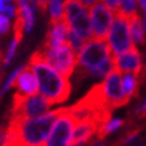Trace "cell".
I'll list each match as a JSON object with an SVG mask.
<instances>
[{
    "instance_id": "1",
    "label": "cell",
    "mask_w": 146,
    "mask_h": 146,
    "mask_svg": "<svg viewBox=\"0 0 146 146\" xmlns=\"http://www.w3.org/2000/svg\"><path fill=\"white\" fill-rule=\"evenodd\" d=\"M62 111L58 109L34 118H12L7 130V146H44Z\"/></svg>"
},
{
    "instance_id": "2",
    "label": "cell",
    "mask_w": 146,
    "mask_h": 146,
    "mask_svg": "<svg viewBox=\"0 0 146 146\" xmlns=\"http://www.w3.org/2000/svg\"><path fill=\"white\" fill-rule=\"evenodd\" d=\"M28 67L34 71L40 95L44 97L51 105L63 103L68 99L71 94V83L68 78L63 76L55 68L50 66L39 54V51L32 54L28 62Z\"/></svg>"
},
{
    "instance_id": "3",
    "label": "cell",
    "mask_w": 146,
    "mask_h": 146,
    "mask_svg": "<svg viewBox=\"0 0 146 146\" xmlns=\"http://www.w3.org/2000/svg\"><path fill=\"white\" fill-rule=\"evenodd\" d=\"M38 51L46 62L52 68H55L58 72H60L63 76L70 78L74 74L75 67L78 64V59H76L75 51L71 48L68 42L58 47H52V48L42 46Z\"/></svg>"
},
{
    "instance_id": "4",
    "label": "cell",
    "mask_w": 146,
    "mask_h": 146,
    "mask_svg": "<svg viewBox=\"0 0 146 146\" xmlns=\"http://www.w3.org/2000/svg\"><path fill=\"white\" fill-rule=\"evenodd\" d=\"M64 19L68 30L74 31L83 40H90L93 36L91 20L87 8L79 0H66L64 1Z\"/></svg>"
},
{
    "instance_id": "5",
    "label": "cell",
    "mask_w": 146,
    "mask_h": 146,
    "mask_svg": "<svg viewBox=\"0 0 146 146\" xmlns=\"http://www.w3.org/2000/svg\"><path fill=\"white\" fill-rule=\"evenodd\" d=\"M111 56L110 47L105 39H90L83 44L76 59L80 70L89 71L98 67L102 62Z\"/></svg>"
},
{
    "instance_id": "6",
    "label": "cell",
    "mask_w": 146,
    "mask_h": 146,
    "mask_svg": "<svg viewBox=\"0 0 146 146\" xmlns=\"http://www.w3.org/2000/svg\"><path fill=\"white\" fill-rule=\"evenodd\" d=\"M107 44L110 47L111 55H121L134 47L130 36L127 19L119 13H115L113 19V23L107 34Z\"/></svg>"
},
{
    "instance_id": "7",
    "label": "cell",
    "mask_w": 146,
    "mask_h": 146,
    "mask_svg": "<svg viewBox=\"0 0 146 146\" xmlns=\"http://www.w3.org/2000/svg\"><path fill=\"white\" fill-rule=\"evenodd\" d=\"M52 106L44 97L35 94L31 97H22L19 94L13 95L12 118H34L48 113Z\"/></svg>"
},
{
    "instance_id": "8",
    "label": "cell",
    "mask_w": 146,
    "mask_h": 146,
    "mask_svg": "<svg viewBox=\"0 0 146 146\" xmlns=\"http://www.w3.org/2000/svg\"><path fill=\"white\" fill-rule=\"evenodd\" d=\"M75 123L76 122L70 114L68 107L63 109L50 131L48 138L46 139L44 146H71Z\"/></svg>"
},
{
    "instance_id": "9",
    "label": "cell",
    "mask_w": 146,
    "mask_h": 146,
    "mask_svg": "<svg viewBox=\"0 0 146 146\" xmlns=\"http://www.w3.org/2000/svg\"><path fill=\"white\" fill-rule=\"evenodd\" d=\"M102 86H103V93H105L107 105L111 110L122 107L130 102V99L123 93L121 71H118L117 68H113L107 74L105 80L102 82Z\"/></svg>"
},
{
    "instance_id": "10",
    "label": "cell",
    "mask_w": 146,
    "mask_h": 146,
    "mask_svg": "<svg viewBox=\"0 0 146 146\" xmlns=\"http://www.w3.org/2000/svg\"><path fill=\"white\" fill-rule=\"evenodd\" d=\"M113 11L107 8L103 3H95L90 8V20L91 30L95 39H105L109 34L110 26L113 23Z\"/></svg>"
},
{
    "instance_id": "11",
    "label": "cell",
    "mask_w": 146,
    "mask_h": 146,
    "mask_svg": "<svg viewBox=\"0 0 146 146\" xmlns=\"http://www.w3.org/2000/svg\"><path fill=\"white\" fill-rule=\"evenodd\" d=\"M114 68L118 71H125L129 74L139 75L142 71V55L137 50V47H133L127 52L121 55H111Z\"/></svg>"
},
{
    "instance_id": "12",
    "label": "cell",
    "mask_w": 146,
    "mask_h": 146,
    "mask_svg": "<svg viewBox=\"0 0 146 146\" xmlns=\"http://www.w3.org/2000/svg\"><path fill=\"white\" fill-rule=\"evenodd\" d=\"M13 86H16V89H18L16 94L22 95V97H31V95L38 94V91H39L38 79H36L34 71L28 67V64L23 67V70L18 75Z\"/></svg>"
},
{
    "instance_id": "13",
    "label": "cell",
    "mask_w": 146,
    "mask_h": 146,
    "mask_svg": "<svg viewBox=\"0 0 146 146\" xmlns=\"http://www.w3.org/2000/svg\"><path fill=\"white\" fill-rule=\"evenodd\" d=\"M67 35H68V26L64 16L62 19H59L56 22L50 23V30L47 32L44 42V47L52 48V47H58V46L67 43Z\"/></svg>"
},
{
    "instance_id": "14",
    "label": "cell",
    "mask_w": 146,
    "mask_h": 146,
    "mask_svg": "<svg viewBox=\"0 0 146 146\" xmlns=\"http://www.w3.org/2000/svg\"><path fill=\"white\" fill-rule=\"evenodd\" d=\"M99 125L95 121H83V122H76L72 133V141L71 146H83L86 142L97 133Z\"/></svg>"
},
{
    "instance_id": "15",
    "label": "cell",
    "mask_w": 146,
    "mask_h": 146,
    "mask_svg": "<svg viewBox=\"0 0 146 146\" xmlns=\"http://www.w3.org/2000/svg\"><path fill=\"white\" fill-rule=\"evenodd\" d=\"M129 23V30H130V36L133 43L137 44H145L146 43V36H145V28L142 24V18L138 13H134L130 18H127Z\"/></svg>"
},
{
    "instance_id": "16",
    "label": "cell",
    "mask_w": 146,
    "mask_h": 146,
    "mask_svg": "<svg viewBox=\"0 0 146 146\" xmlns=\"http://www.w3.org/2000/svg\"><path fill=\"white\" fill-rule=\"evenodd\" d=\"M113 68H114V63H113V58L110 56L109 59H106L105 62H102L99 66L93 68V70H89V71L82 70V74H83V75L93 76L95 79H99V78H105Z\"/></svg>"
},
{
    "instance_id": "17",
    "label": "cell",
    "mask_w": 146,
    "mask_h": 146,
    "mask_svg": "<svg viewBox=\"0 0 146 146\" xmlns=\"http://www.w3.org/2000/svg\"><path fill=\"white\" fill-rule=\"evenodd\" d=\"M122 86H123L125 95H126L129 99H131L133 97H135V94H137V91H138L137 75L126 72V75L122 78Z\"/></svg>"
},
{
    "instance_id": "18",
    "label": "cell",
    "mask_w": 146,
    "mask_h": 146,
    "mask_svg": "<svg viewBox=\"0 0 146 146\" xmlns=\"http://www.w3.org/2000/svg\"><path fill=\"white\" fill-rule=\"evenodd\" d=\"M123 123H125L123 119H119V118H117V119H110L109 122H106V123L101 125V126L98 127V130H97L98 138H99V139H103V138L106 137V135H109L110 133L115 131L117 129H119Z\"/></svg>"
},
{
    "instance_id": "19",
    "label": "cell",
    "mask_w": 146,
    "mask_h": 146,
    "mask_svg": "<svg viewBox=\"0 0 146 146\" xmlns=\"http://www.w3.org/2000/svg\"><path fill=\"white\" fill-rule=\"evenodd\" d=\"M48 11L51 16V22L54 23L62 19L64 16V3L62 0H50L48 1Z\"/></svg>"
},
{
    "instance_id": "20",
    "label": "cell",
    "mask_w": 146,
    "mask_h": 146,
    "mask_svg": "<svg viewBox=\"0 0 146 146\" xmlns=\"http://www.w3.org/2000/svg\"><path fill=\"white\" fill-rule=\"evenodd\" d=\"M115 13H119L126 19L130 18L134 13H137V3H135V0H121L119 8Z\"/></svg>"
},
{
    "instance_id": "21",
    "label": "cell",
    "mask_w": 146,
    "mask_h": 146,
    "mask_svg": "<svg viewBox=\"0 0 146 146\" xmlns=\"http://www.w3.org/2000/svg\"><path fill=\"white\" fill-rule=\"evenodd\" d=\"M67 42H68V44L71 46V48L75 51V54L78 55V52H79L80 50H82V47H83L84 44V40L80 38V36H78L74 31H71V30H68V35H67Z\"/></svg>"
},
{
    "instance_id": "22",
    "label": "cell",
    "mask_w": 146,
    "mask_h": 146,
    "mask_svg": "<svg viewBox=\"0 0 146 146\" xmlns=\"http://www.w3.org/2000/svg\"><path fill=\"white\" fill-rule=\"evenodd\" d=\"M23 70V66L22 67H18L16 70H13L12 72H11V75L7 78V80L4 82V84H3V87H1V90H0V93L1 94H4L7 93L11 87H12L13 84H15V80H16V78H18V75L20 74V71Z\"/></svg>"
},
{
    "instance_id": "23",
    "label": "cell",
    "mask_w": 146,
    "mask_h": 146,
    "mask_svg": "<svg viewBox=\"0 0 146 146\" xmlns=\"http://www.w3.org/2000/svg\"><path fill=\"white\" fill-rule=\"evenodd\" d=\"M19 43H20V42H18L16 39H12L11 44H9L8 51H7V55H5L4 59H3V63H4V66H8L9 63H11V60L13 59V55H15V52H16V48H18Z\"/></svg>"
},
{
    "instance_id": "24",
    "label": "cell",
    "mask_w": 146,
    "mask_h": 146,
    "mask_svg": "<svg viewBox=\"0 0 146 146\" xmlns=\"http://www.w3.org/2000/svg\"><path fill=\"white\" fill-rule=\"evenodd\" d=\"M9 30V19L4 15H0V35H4Z\"/></svg>"
},
{
    "instance_id": "25",
    "label": "cell",
    "mask_w": 146,
    "mask_h": 146,
    "mask_svg": "<svg viewBox=\"0 0 146 146\" xmlns=\"http://www.w3.org/2000/svg\"><path fill=\"white\" fill-rule=\"evenodd\" d=\"M3 15H4L5 18H13V16H16V7L12 4H8V5H4V8H3Z\"/></svg>"
},
{
    "instance_id": "26",
    "label": "cell",
    "mask_w": 146,
    "mask_h": 146,
    "mask_svg": "<svg viewBox=\"0 0 146 146\" xmlns=\"http://www.w3.org/2000/svg\"><path fill=\"white\" fill-rule=\"evenodd\" d=\"M102 1H103V4L106 5L110 11L117 12V11H118V8H119V1H121V0H102Z\"/></svg>"
},
{
    "instance_id": "27",
    "label": "cell",
    "mask_w": 146,
    "mask_h": 146,
    "mask_svg": "<svg viewBox=\"0 0 146 146\" xmlns=\"http://www.w3.org/2000/svg\"><path fill=\"white\" fill-rule=\"evenodd\" d=\"M135 114H137L138 117H141V118L142 117H146V101L142 106L135 107Z\"/></svg>"
},
{
    "instance_id": "28",
    "label": "cell",
    "mask_w": 146,
    "mask_h": 146,
    "mask_svg": "<svg viewBox=\"0 0 146 146\" xmlns=\"http://www.w3.org/2000/svg\"><path fill=\"white\" fill-rule=\"evenodd\" d=\"M0 146H7V133L0 131Z\"/></svg>"
},
{
    "instance_id": "29",
    "label": "cell",
    "mask_w": 146,
    "mask_h": 146,
    "mask_svg": "<svg viewBox=\"0 0 146 146\" xmlns=\"http://www.w3.org/2000/svg\"><path fill=\"white\" fill-rule=\"evenodd\" d=\"M84 5H87V7H93L95 3H98V0H80Z\"/></svg>"
},
{
    "instance_id": "30",
    "label": "cell",
    "mask_w": 146,
    "mask_h": 146,
    "mask_svg": "<svg viewBox=\"0 0 146 146\" xmlns=\"http://www.w3.org/2000/svg\"><path fill=\"white\" fill-rule=\"evenodd\" d=\"M3 8H4V1L0 0V12H3Z\"/></svg>"
},
{
    "instance_id": "31",
    "label": "cell",
    "mask_w": 146,
    "mask_h": 146,
    "mask_svg": "<svg viewBox=\"0 0 146 146\" xmlns=\"http://www.w3.org/2000/svg\"><path fill=\"white\" fill-rule=\"evenodd\" d=\"M3 1H11V0H3Z\"/></svg>"
}]
</instances>
